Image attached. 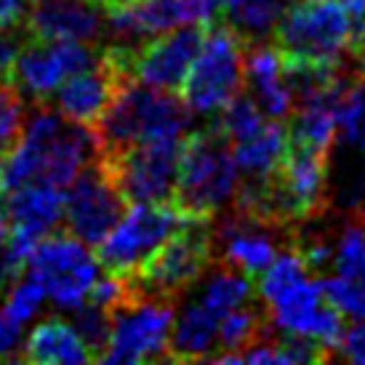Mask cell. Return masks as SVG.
Here are the masks:
<instances>
[{
  "label": "cell",
  "instance_id": "obj_8",
  "mask_svg": "<svg viewBox=\"0 0 365 365\" xmlns=\"http://www.w3.org/2000/svg\"><path fill=\"white\" fill-rule=\"evenodd\" d=\"M173 314L176 307L171 299L128 291V296L112 309L110 339L99 363L139 365L165 360Z\"/></svg>",
  "mask_w": 365,
  "mask_h": 365
},
{
  "label": "cell",
  "instance_id": "obj_20",
  "mask_svg": "<svg viewBox=\"0 0 365 365\" xmlns=\"http://www.w3.org/2000/svg\"><path fill=\"white\" fill-rule=\"evenodd\" d=\"M248 96L269 120H285L294 112V93L285 78V56L280 48L256 43L245 56Z\"/></svg>",
  "mask_w": 365,
  "mask_h": 365
},
{
  "label": "cell",
  "instance_id": "obj_12",
  "mask_svg": "<svg viewBox=\"0 0 365 365\" xmlns=\"http://www.w3.org/2000/svg\"><path fill=\"white\" fill-rule=\"evenodd\" d=\"M262 302L267 304L274 328H280L283 334L309 339L328 357L334 349H339L346 323L325 299L323 283L314 280L312 272L280 285L274 294H269Z\"/></svg>",
  "mask_w": 365,
  "mask_h": 365
},
{
  "label": "cell",
  "instance_id": "obj_10",
  "mask_svg": "<svg viewBox=\"0 0 365 365\" xmlns=\"http://www.w3.org/2000/svg\"><path fill=\"white\" fill-rule=\"evenodd\" d=\"M187 139V136H184ZM184 139H158L120 153L99 155L125 203H168L179 182Z\"/></svg>",
  "mask_w": 365,
  "mask_h": 365
},
{
  "label": "cell",
  "instance_id": "obj_31",
  "mask_svg": "<svg viewBox=\"0 0 365 365\" xmlns=\"http://www.w3.org/2000/svg\"><path fill=\"white\" fill-rule=\"evenodd\" d=\"M3 302H6V304H3V314L24 328V323H30L32 317L41 312L43 304L48 302V296H46L43 285L38 283L30 272H24L19 280L6 291Z\"/></svg>",
  "mask_w": 365,
  "mask_h": 365
},
{
  "label": "cell",
  "instance_id": "obj_28",
  "mask_svg": "<svg viewBox=\"0 0 365 365\" xmlns=\"http://www.w3.org/2000/svg\"><path fill=\"white\" fill-rule=\"evenodd\" d=\"M27 120V99L9 81L0 78V160L16 147Z\"/></svg>",
  "mask_w": 365,
  "mask_h": 365
},
{
  "label": "cell",
  "instance_id": "obj_38",
  "mask_svg": "<svg viewBox=\"0 0 365 365\" xmlns=\"http://www.w3.org/2000/svg\"><path fill=\"white\" fill-rule=\"evenodd\" d=\"M357 3H360V6H365V0H357Z\"/></svg>",
  "mask_w": 365,
  "mask_h": 365
},
{
  "label": "cell",
  "instance_id": "obj_32",
  "mask_svg": "<svg viewBox=\"0 0 365 365\" xmlns=\"http://www.w3.org/2000/svg\"><path fill=\"white\" fill-rule=\"evenodd\" d=\"M219 115H222L219 131L230 139V144L240 142V139H245V136H251L256 128H262L264 123L269 120V118L256 107V102L251 99V96H240V93H237Z\"/></svg>",
  "mask_w": 365,
  "mask_h": 365
},
{
  "label": "cell",
  "instance_id": "obj_7",
  "mask_svg": "<svg viewBox=\"0 0 365 365\" xmlns=\"http://www.w3.org/2000/svg\"><path fill=\"white\" fill-rule=\"evenodd\" d=\"M243 41L227 24H208L200 51L179 88L182 102L195 115H219L243 91Z\"/></svg>",
  "mask_w": 365,
  "mask_h": 365
},
{
  "label": "cell",
  "instance_id": "obj_19",
  "mask_svg": "<svg viewBox=\"0 0 365 365\" xmlns=\"http://www.w3.org/2000/svg\"><path fill=\"white\" fill-rule=\"evenodd\" d=\"M213 245L222 248L224 264L251 277H259L277 256V243L267 232V224L240 211L227 216L219 227H213Z\"/></svg>",
  "mask_w": 365,
  "mask_h": 365
},
{
  "label": "cell",
  "instance_id": "obj_35",
  "mask_svg": "<svg viewBox=\"0 0 365 365\" xmlns=\"http://www.w3.org/2000/svg\"><path fill=\"white\" fill-rule=\"evenodd\" d=\"M6 232H9V211L0 205V240L6 237Z\"/></svg>",
  "mask_w": 365,
  "mask_h": 365
},
{
  "label": "cell",
  "instance_id": "obj_30",
  "mask_svg": "<svg viewBox=\"0 0 365 365\" xmlns=\"http://www.w3.org/2000/svg\"><path fill=\"white\" fill-rule=\"evenodd\" d=\"M331 264L336 274L365 280V224H349L344 227L336 243L331 245Z\"/></svg>",
  "mask_w": 365,
  "mask_h": 365
},
{
  "label": "cell",
  "instance_id": "obj_18",
  "mask_svg": "<svg viewBox=\"0 0 365 365\" xmlns=\"http://www.w3.org/2000/svg\"><path fill=\"white\" fill-rule=\"evenodd\" d=\"M346 78L341 75L325 88L304 93L296 99V110L288 125V144L328 155L339 136V99L346 88Z\"/></svg>",
  "mask_w": 365,
  "mask_h": 365
},
{
  "label": "cell",
  "instance_id": "obj_9",
  "mask_svg": "<svg viewBox=\"0 0 365 365\" xmlns=\"http://www.w3.org/2000/svg\"><path fill=\"white\" fill-rule=\"evenodd\" d=\"M208 24H184L142 43H115L107 46L118 59L128 81L153 86L160 91H179L195 56L200 51Z\"/></svg>",
  "mask_w": 365,
  "mask_h": 365
},
{
  "label": "cell",
  "instance_id": "obj_25",
  "mask_svg": "<svg viewBox=\"0 0 365 365\" xmlns=\"http://www.w3.org/2000/svg\"><path fill=\"white\" fill-rule=\"evenodd\" d=\"M288 0H222L224 24L243 43H262L283 19Z\"/></svg>",
  "mask_w": 365,
  "mask_h": 365
},
{
  "label": "cell",
  "instance_id": "obj_23",
  "mask_svg": "<svg viewBox=\"0 0 365 365\" xmlns=\"http://www.w3.org/2000/svg\"><path fill=\"white\" fill-rule=\"evenodd\" d=\"M19 360L38 365H78L91 363L93 357L70 320L46 317L24 339V344L19 349Z\"/></svg>",
  "mask_w": 365,
  "mask_h": 365
},
{
  "label": "cell",
  "instance_id": "obj_37",
  "mask_svg": "<svg viewBox=\"0 0 365 365\" xmlns=\"http://www.w3.org/2000/svg\"><path fill=\"white\" fill-rule=\"evenodd\" d=\"M357 51H360V59H363V64H365V32H363V38L357 41V46H355Z\"/></svg>",
  "mask_w": 365,
  "mask_h": 365
},
{
  "label": "cell",
  "instance_id": "obj_36",
  "mask_svg": "<svg viewBox=\"0 0 365 365\" xmlns=\"http://www.w3.org/2000/svg\"><path fill=\"white\" fill-rule=\"evenodd\" d=\"M9 192V182H6V171H3V160H0V197Z\"/></svg>",
  "mask_w": 365,
  "mask_h": 365
},
{
  "label": "cell",
  "instance_id": "obj_33",
  "mask_svg": "<svg viewBox=\"0 0 365 365\" xmlns=\"http://www.w3.org/2000/svg\"><path fill=\"white\" fill-rule=\"evenodd\" d=\"M320 283H323L325 299L344 320L365 317V280H355V277H344V274L334 272Z\"/></svg>",
  "mask_w": 365,
  "mask_h": 365
},
{
  "label": "cell",
  "instance_id": "obj_29",
  "mask_svg": "<svg viewBox=\"0 0 365 365\" xmlns=\"http://www.w3.org/2000/svg\"><path fill=\"white\" fill-rule=\"evenodd\" d=\"M72 325L81 334V339L86 341L88 352L93 360H102L107 339H110V325H112V309L96 304L91 299H86L81 307L72 309Z\"/></svg>",
  "mask_w": 365,
  "mask_h": 365
},
{
  "label": "cell",
  "instance_id": "obj_34",
  "mask_svg": "<svg viewBox=\"0 0 365 365\" xmlns=\"http://www.w3.org/2000/svg\"><path fill=\"white\" fill-rule=\"evenodd\" d=\"M339 352L349 363L365 365V317L352 320V325L344 328V336L339 341Z\"/></svg>",
  "mask_w": 365,
  "mask_h": 365
},
{
  "label": "cell",
  "instance_id": "obj_3",
  "mask_svg": "<svg viewBox=\"0 0 365 365\" xmlns=\"http://www.w3.org/2000/svg\"><path fill=\"white\" fill-rule=\"evenodd\" d=\"M365 32V6L357 0H302L277 21V48L288 59L341 64Z\"/></svg>",
  "mask_w": 365,
  "mask_h": 365
},
{
  "label": "cell",
  "instance_id": "obj_11",
  "mask_svg": "<svg viewBox=\"0 0 365 365\" xmlns=\"http://www.w3.org/2000/svg\"><path fill=\"white\" fill-rule=\"evenodd\" d=\"M27 272L43 285L53 304L72 312L88 299L102 274V264L88 251V243L75 235H46L32 251Z\"/></svg>",
  "mask_w": 365,
  "mask_h": 365
},
{
  "label": "cell",
  "instance_id": "obj_13",
  "mask_svg": "<svg viewBox=\"0 0 365 365\" xmlns=\"http://www.w3.org/2000/svg\"><path fill=\"white\" fill-rule=\"evenodd\" d=\"M96 56L99 51H93L91 43L24 38L9 81L19 88L24 99H32L35 104L48 102L61 83L75 72L86 70Z\"/></svg>",
  "mask_w": 365,
  "mask_h": 365
},
{
  "label": "cell",
  "instance_id": "obj_22",
  "mask_svg": "<svg viewBox=\"0 0 365 365\" xmlns=\"http://www.w3.org/2000/svg\"><path fill=\"white\" fill-rule=\"evenodd\" d=\"M222 314L192 296L187 304L173 314L168 357L165 360H211L219 352V325Z\"/></svg>",
  "mask_w": 365,
  "mask_h": 365
},
{
  "label": "cell",
  "instance_id": "obj_15",
  "mask_svg": "<svg viewBox=\"0 0 365 365\" xmlns=\"http://www.w3.org/2000/svg\"><path fill=\"white\" fill-rule=\"evenodd\" d=\"M222 0H120L104 9L107 30L125 43H142L184 24H211Z\"/></svg>",
  "mask_w": 365,
  "mask_h": 365
},
{
  "label": "cell",
  "instance_id": "obj_21",
  "mask_svg": "<svg viewBox=\"0 0 365 365\" xmlns=\"http://www.w3.org/2000/svg\"><path fill=\"white\" fill-rule=\"evenodd\" d=\"M64 195L67 190L48 182H27L14 187L6 205L9 227L43 240L56 230V224L64 222Z\"/></svg>",
  "mask_w": 365,
  "mask_h": 365
},
{
  "label": "cell",
  "instance_id": "obj_14",
  "mask_svg": "<svg viewBox=\"0 0 365 365\" xmlns=\"http://www.w3.org/2000/svg\"><path fill=\"white\" fill-rule=\"evenodd\" d=\"M125 197L115 187L112 176L96 158L88 163L64 195L67 232L88 245H96L118 224L125 211Z\"/></svg>",
  "mask_w": 365,
  "mask_h": 365
},
{
  "label": "cell",
  "instance_id": "obj_2",
  "mask_svg": "<svg viewBox=\"0 0 365 365\" xmlns=\"http://www.w3.org/2000/svg\"><path fill=\"white\" fill-rule=\"evenodd\" d=\"M190 128L192 112L173 91L128 81L91 131L99 155H110L158 139H184L192 133Z\"/></svg>",
  "mask_w": 365,
  "mask_h": 365
},
{
  "label": "cell",
  "instance_id": "obj_4",
  "mask_svg": "<svg viewBox=\"0 0 365 365\" xmlns=\"http://www.w3.org/2000/svg\"><path fill=\"white\" fill-rule=\"evenodd\" d=\"M240 184L243 173L235 163L232 144L219 131V125L184 139L173 203L187 216L211 219L222 213L235 203Z\"/></svg>",
  "mask_w": 365,
  "mask_h": 365
},
{
  "label": "cell",
  "instance_id": "obj_1",
  "mask_svg": "<svg viewBox=\"0 0 365 365\" xmlns=\"http://www.w3.org/2000/svg\"><path fill=\"white\" fill-rule=\"evenodd\" d=\"M99 158L91 128L61 118L48 102H38L24 120L16 147L3 158L9 190L27 182H48L67 190L78 173Z\"/></svg>",
  "mask_w": 365,
  "mask_h": 365
},
{
  "label": "cell",
  "instance_id": "obj_24",
  "mask_svg": "<svg viewBox=\"0 0 365 365\" xmlns=\"http://www.w3.org/2000/svg\"><path fill=\"white\" fill-rule=\"evenodd\" d=\"M288 153V128L283 120H267L251 136L232 142V155L245 179L259 182L277 171Z\"/></svg>",
  "mask_w": 365,
  "mask_h": 365
},
{
  "label": "cell",
  "instance_id": "obj_16",
  "mask_svg": "<svg viewBox=\"0 0 365 365\" xmlns=\"http://www.w3.org/2000/svg\"><path fill=\"white\" fill-rule=\"evenodd\" d=\"M125 83H128V75L115 61L110 48H102L99 56L86 70L75 72L61 83L48 102L53 104V110L59 112L61 118L93 128Z\"/></svg>",
  "mask_w": 365,
  "mask_h": 365
},
{
  "label": "cell",
  "instance_id": "obj_26",
  "mask_svg": "<svg viewBox=\"0 0 365 365\" xmlns=\"http://www.w3.org/2000/svg\"><path fill=\"white\" fill-rule=\"evenodd\" d=\"M262 334L264 314L259 312V307H254V302L237 307L219 325V346H222V352L211 355V360L213 363H230L237 352H243L245 346L256 341Z\"/></svg>",
  "mask_w": 365,
  "mask_h": 365
},
{
  "label": "cell",
  "instance_id": "obj_17",
  "mask_svg": "<svg viewBox=\"0 0 365 365\" xmlns=\"http://www.w3.org/2000/svg\"><path fill=\"white\" fill-rule=\"evenodd\" d=\"M107 32V14L93 0H32L21 21L24 38L96 43Z\"/></svg>",
  "mask_w": 365,
  "mask_h": 365
},
{
  "label": "cell",
  "instance_id": "obj_27",
  "mask_svg": "<svg viewBox=\"0 0 365 365\" xmlns=\"http://www.w3.org/2000/svg\"><path fill=\"white\" fill-rule=\"evenodd\" d=\"M339 136L365 163V78L346 83L339 99Z\"/></svg>",
  "mask_w": 365,
  "mask_h": 365
},
{
  "label": "cell",
  "instance_id": "obj_6",
  "mask_svg": "<svg viewBox=\"0 0 365 365\" xmlns=\"http://www.w3.org/2000/svg\"><path fill=\"white\" fill-rule=\"evenodd\" d=\"M213 254H216V245H213V227L208 224V219L187 216L179 232L171 235L139 272L125 277L128 291L176 302V296L192 288L203 277V272L213 262Z\"/></svg>",
  "mask_w": 365,
  "mask_h": 365
},
{
  "label": "cell",
  "instance_id": "obj_5",
  "mask_svg": "<svg viewBox=\"0 0 365 365\" xmlns=\"http://www.w3.org/2000/svg\"><path fill=\"white\" fill-rule=\"evenodd\" d=\"M187 213L168 203H128L118 224L96 243V259L104 272L131 277L150 262L160 245L179 232Z\"/></svg>",
  "mask_w": 365,
  "mask_h": 365
}]
</instances>
